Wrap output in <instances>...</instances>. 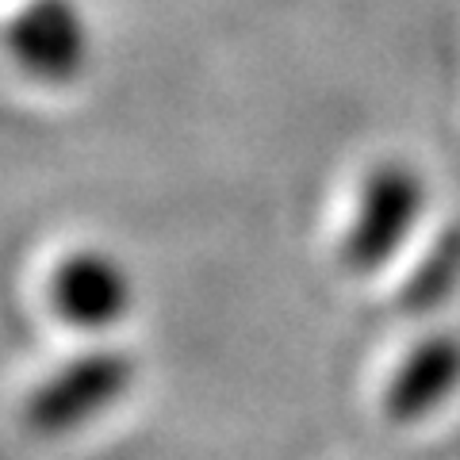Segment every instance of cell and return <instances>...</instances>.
Wrapping results in <instances>:
<instances>
[{
    "instance_id": "277c9868",
    "label": "cell",
    "mask_w": 460,
    "mask_h": 460,
    "mask_svg": "<svg viewBox=\"0 0 460 460\" xmlns=\"http://www.w3.org/2000/svg\"><path fill=\"white\" fill-rule=\"evenodd\" d=\"M50 314L74 330H108L123 323L135 304L131 272L108 250H74L54 265L47 280Z\"/></svg>"
},
{
    "instance_id": "6da1fadb",
    "label": "cell",
    "mask_w": 460,
    "mask_h": 460,
    "mask_svg": "<svg viewBox=\"0 0 460 460\" xmlns=\"http://www.w3.org/2000/svg\"><path fill=\"white\" fill-rule=\"evenodd\" d=\"M138 361L115 345H93L58 365L20 407V426L35 438H66L108 414L135 387Z\"/></svg>"
},
{
    "instance_id": "5b68a950",
    "label": "cell",
    "mask_w": 460,
    "mask_h": 460,
    "mask_svg": "<svg viewBox=\"0 0 460 460\" xmlns=\"http://www.w3.org/2000/svg\"><path fill=\"white\" fill-rule=\"evenodd\" d=\"M460 387V338L429 334L402 357L384 384V414L395 426L429 419Z\"/></svg>"
},
{
    "instance_id": "3957f363",
    "label": "cell",
    "mask_w": 460,
    "mask_h": 460,
    "mask_svg": "<svg viewBox=\"0 0 460 460\" xmlns=\"http://www.w3.org/2000/svg\"><path fill=\"white\" fill-rule=\"evenodd\" d=\"M4 47L27 77L69 84L89 66V23L77 0H27L4 27Z\"/></svg>"
},
{
    "instance_id": "7a4b0ae2",
    "label": "cell",
    "mask_w": 460,
    "mask_h": 460,
    "mask_svg": "<svg viewBox=\"0 0 460 460\" xmlns=\"http://www.w3.org/2000/svg\"><path fill=\"white\" fill-rule=\"evenodd\" d=\"M426 184L407 162H380L365 172L353 223L341 238V265L349 272H376L402 250L419 226Z\"/></svg>"
},
{
    "instance_id": "8992f818",
    "label": "cell",
    "mask_w": 460,
    "mask_h": 460,
    "mask_svg": "<svg viewBox=\"0 0 460 460\" xmlns=\"http://www.w3.org/2000/svg\"><path fill=\"white\" fill-rule=\"evenodd\" d=\"M460 284V226L441 230L426 257L414 265L407 288H402V307L411 314L434 311L445 296Z\"/></svg>"
}]
</instances>
